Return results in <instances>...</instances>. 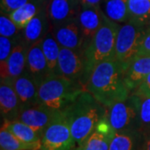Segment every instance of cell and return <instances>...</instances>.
Masks as SVG:
<instances>
[{
    "mask_svg": "<svg viewBox=\"0 0 150 150\" xmlns=\"http://www.w3.org/2000/svg\"><path fill=\"white\" fill-rule=\"evenodd\" d=\"M25 72L32 76L38 85L50 74L47 60L41 47V40L28 47Z\"/></svg>",
    "mask_w": 150,
    "mask_h": 150,
    "instance_id": "2e32d148",
    "label": "cell"
},
{
    "mask_svg": "<svg viewBox=\"0 0 150 150\" xmlns=\"http://www.w3.org/2000/svg\"><path fill=\"white\" fill-rule=\"evenodd\" d=\"M29 1L30 0H1V13L8 15Z\"/></svg>",
    "mask_w": 150,
    "mask_h": 150,
    "instance_id": "f546056e",
    "label": "cell"
},
{
    "mask_svg": "<svg viewBox=\"0 0 150 150\" xmlns=\"http://www.w3.org/2000/svg\"><path fill=\"white\" fill-rule=\"evenodd\" d=\"M72 150H73V149H72Z\"/></svg>",
    "mask_w": 150,
    "mask_h": 150,
    "instance_id": "8d00e7d4",
    "label": "cell"
},
{
    "mask_svg": "<svg viewBox=\"0 0 150 150\" xmlns=\"http://www.w3.org/2000/svg\"><path fill=\"white\" fill-rule=\"evenodd\" d=\"M12 83L23 108L38 104V83L31 75L24 72L23 74L8 81Z\"/></svg>",
    "mask_w": 150,
    "mask_h": 150,
    "instance_id": "5bb4252c",
    "label": "cell"
},
{
    "mask_svg": "<svg viewBox=\"0 0 150 150\" xmlns=\"http://www.w3.org/2000/svg\"><path fill=\"white\" fill-rule=\"evenodd\" d=\"M39 150H40V149H39Z\"/></svg>",
    "mask_w": 150,
    "mask_h": 150,
    "instance_id": "74e56055",
    "label": "cell"
},
{
    "mask_svg": "<svg viewBox=\"0 0 150 150\" xmlns=\"http://www.w3.org/2000/svg\"><path fill=\"white\" fill-rule=\"evenodd\" d=\"M143 136L137 131L115 132L108 150H140Z\"/></svg>",
    "mask_w": 150,
    "mask_h": 150,
    "instance_id": "44dd1931",
    "label": "cell"
},
{
    "mask_svg": "<svg viewBox=\"0 0 150 150\" xmlns=\"http://www.w3.org/2000/svg\"><path fill=\"white\" fill-rule=\"evenodd\" d=\"M59 112V110H54L42 104H36L23 108L17 119L29 125L42 135L43 130Z\"/></svg>",
    "mask_w": 150,
    "mask_h": 150,
    "instance_id": "4fadbf2b",
    "label": "cell"
},
{
    "mask_svg": "<svg viewBox=\"0 0 150 150\" xmlns=\"http://www.w3.org/2000/svg\"><path fill=\"white\" fill-rule=\"evenodd\" d=\"M18 41L20 40H14L4 36L0 37V64H4L8 59L14 46Z\"/></svg>",
    "mask_w": 150,
    "mask_h": 150,
    "instance_id": "f1b7e54d",
    "label": "cell"
},
{
    "mask_svg": "<svg viewBox=\"0 0 150 150\" xmlns=\"http://www.w3.org/2000/svg\"><path fill=\"white\" fill-rule=\"evenodd\" d=\"M77 18L79 23L83 42V48L85 49L99 28L101 27L105 18V14L103 12L101 6H81Z\"/></svg>",
    "mask_w": 150,
    "mask_h": 150,
    "instance_id": "9c48e42d",
    "label": "cell"
},
{
    "mask_svg": "<svg viewBox=\"0 0 150 150\" xmlns=\"http://www.w3.org/2000/svg\"><path fill=\"white\" fill-rule=\"evenodd\" d=\"M129 20L147 28L150 21V0H128Z\"/></svg>",
    "mask_w": 150,
    "mask_h": 150,
    "instance_id": "d4e9b609",
    "label": "cell"
},
{
    "mask_svg": "<svg viewBox=\"0 0 150 150\" xmlns=\"http://www.w3.org/2000/svg\"><path fill=\"white\" fill-rule=\"evenodd\" d=\"M139 97V131L144 139L150 136V98Z\"/></svg>",
    "mask_w": 150,
    "mask_h": 150,
    "instance_id": "4316f807",
    "label": "cell"
},
{
    "mask_svg": "<svg viewBox=\"0 0 150 150\" xmlns=\"http://www.w3.org/2000/svg\"><path fill=\"white\" fill-rule=\"evenodd\" d=\"M80 3V5L83 7H97L100 6L102 4L103 0H79Z\"/></svg>",
    "mask_w": 150,
    "mask_h": 150,
    "instance_id": "d6a6232c",
    "label": "cell"
},
{
    "mask_svg": "<svg viewBox=\"0 0 150 150\" xmlns=\"http://www.w3.org/2000/svg\"><path fill=\"white\" fill-rule=\"evenodd\" d=\"M146 28L145 26L131 21L120 25L116 38L114 58L126 70L131 62L138 56L140 43Z\"/></svg>",
    "mask_w": 150,
    "mask_h": 150,
    "instance_id": "5b68a950",
    "label": "cell"
},
{
    "mask_svg": "<svg viewBox=\"0 0 150 150\" xmlns=\"http://www.w3.org/2000/svg\"><path fill=\"white\" fill-rule=\"evenodd\" d=\"M28 49V47L22 40L16 43L8 59L0 64L1 80H13L25 72Z\"/></svg>",
    "mask_w": 150,
    "mask_h": 150,
    "instance_id": "8fae6325",
    "label": "cell"
},
{
    "mask_svg": "<svg viewBox=\"0 0 150 150\" xmlns=\"http://www.w3.org/2000/svg\"><path fill=\"white\" fill-rule=\"evenodd\" d=\"M48 3L47 0H30L8 16L19 28L23 29Z\"/></svg>",
    "mask_w": 150,
    "mask_h": 150,
    "instance_id": "ffe728a7",
    "label": "cell"
},
{
    "mask_svg": "<svg viewBox=\"0 0 150 150\" xmlns=\"http://www.w3.org/2000/svg\"><path fill=\"white\" fill-rule=\"evenodd\" d=\"M80 8L79 0H48L46 11L51 26L77 18Z\"/></svg>",
    "mask_w": 150,
    "mask_h": 150,
    "instance_id": "9a60e30c",
    "label": "cell"
},
{
    "mask_svg": "<svg viewBox=\"0 0 150 150\" xmlns=\"http://www.w3.org/2000/svg\"><path fill=\"white\" fill-rule=\"evenodd\" d=\"M140 150H150V136L143 140Z\"/></svg>",
    "mask_w": 150,
    "mask_h": 150,
    "instance_id": "836d02e7",
    "label": "cell"
},
{
    "mask_svg": "<svg viewBox=\"0 0 150 150\" xmlns=\"http://www.w3.org/2000/svg\"><path fill=\"white\" fill-rule=\"evenodd\" d=\"M100 6L105 16L112 21L122 24L129 20L128 0H103Z\"/></svg>",
    "mask_w": 150,
    "mask_h": 150,
    "instance_id": "7402d4cb",
    "label": "cell"
},
{
    "mask_svg": "<svg viewBox=\"0 0 150 150\" xmlns=\"http://www.w3.org/2000/svg\"><path fill=\"white\" fill-rule=\"evenodd\" d=\"M125 71L115 58L107 59L92 71L85 89L107 108L125 100L132 93L125 82Z\"/></svg>",
    "mask_w": 150,
    "mask_h": 150,
    "instance_id": "6da1fadb",
    "label": "cell"
},
{
    "mask_svg": "<svg viewBox=\"0 0 150 150\" xmlns=\"http://www.w3.org/2000/svg\"><path fill=\"white\" fill-rule=\"evenodd\" d=\"M63 112L69 122L75 143L79 145L107 115L108 108L84 89Z\"/></svg>",
    "mask_w": 150,
    "mask_h": 150,
    "instance_id": "7a4b0ae2",
    "label": "cell"
},
{
    "mask_svg": "<svg viewBox=\"0 0 150 150\" xmlns=\"http://www.w3.org/2000/svg\"><path fill=\"white\" fill-rule=\"evenodd\" d=\"M120 25L105 16L104 21L84 49L85 54V77L84 87L97 65L107 59L114 58L115 43Z\"/></svg>",
    "mask_w": 150,
    "mask_h": 150,
    "instance_id": "277c9868",
    "label": "cell"
},
{
    "mask_svg": "<svg viewBox=\"0 0 150 150\" xmlns=\"http://www.w3.org/2000/svg\"><path fill=\"white\" fill-rule=\"evenodd\" d=\"M150 74V55H138L125 71V82L131 93H134Z\"/></svg>",
    "mask_w": 150,
    "mask_h": 150,
    "instance_id": "d6986e66",
    "label": "cell"
},
{
    "mask_svg": "<svg viewBox=\"0 0 150 150\" xmlns=\"http://www.w3.org/2000/svg\"><path fill=\"white\" fill-rule=\"evenodd\" d=\"M147 28H150V21L149 23V24L147 25Z\"/></svg>",
    "mask_w": 150,
    "mask_h": 150,
    "instance_id": "e575fe53",
    "label": "cell"
},
{
    "mask_svg": "<svg viewBox=\"0 0 150 150\" xmlns=\"http://www.w3.org/2000/svg\"><path fill=\"white\" fill-rule=\"evenodd\" d=\"M51 24L48 19L46 6L22 29L21 40L28 47L42 40L50 31Z\"/></svg>",
    "mask_w": 150,
    "mask_h": 150,
    "instance_id": "ac0fdd59",
    "label": "cell"
},
{
    "mask_svg": "<svg viewBox=\"0 0 150 150\" xmlns=\"http://www.w3.org/2000/svg\"><path fill=\"white\" fill-rule=\"evenodd\" d=\"M22 29L17 26L9 16L1 13L0 16V35L14 40H21Z\"/></svg>",
    "mask_w": 150,
    "mask_h": 150,
    "instance_id": "83f0119b",
    "label": "cell"
},
{
    "mask_svg": "<svg viewBox=\"0 0 150 150\" xmlns=\"http://www.w3.org/2000/svg\"><path fill=\"white\" fill-rule=\"evenodd\" d=\"M41 47L47 60L50 74H58V64L61 47L51 31L41 40Z\"/></svg>",
    "mask_w": 150,
    "mask_h": 150,
    "instance_id": "cb8c5ba5",
    "label": "cell"
},
{
    "mask_svg": "<svg viewBox=\"0 0 150 150\" xmlns=\"http://www.w3.org/2000/svg\"><path fill=\"white\" fill-rule=\"evenodd\" d=\"M85 89L79 81L59 74H49L38 86V104L63 111Z\"/></svg>",
    "mask_w": 150,
    "mask_h": 150,
    "instance_id": "3957f363",
    "label": "cell"
},
{
    "mask_svg": "<svg viewBox=\"0 0 150 150\" xmlns=\"http://www.w3.org/2000/svg\"><path fill=\"white\" fill-rule=\"evenodd\" d=\"M134 93L140 96L150 98V74L146 77V79L141 83L139 88Z\"/></svg>",
    "mask_w": 150,
    "mask_h": 150,
    "instance_id": "1f68e13d",
    "label": "cell"
},
{
    "mask_svg": "<svg viewBox=\"0 0 150 150\" xmlns=\"http://www.w3.org/2000/svg\"><path fill=\"white\" fill-rule=\"evenodd\" d=\"M0 149L1 150H39L41 149V143L28 144L23 142L8 129L1 127Z\"/></svg>",
    "mask_w": 150,
    "mask_h": 150,
    "instance_id": "484cf974",
    "label": "cell"
},
{
    "mask_svg": "<svg viewBox=\"0 0 150 150\" xmlns=\"http://www.w3.org/2000/svg\"><path fill=\"white\" fill-rule=\"evenodd\" d=\"M2 127L5 128L17 138L28 144L41 143V134L26 123L15 119L12 121H4Z\"/></svg>",
    "mask_w": 150,
    "mask_h": 150,
    "instance_id": "603a6c76",
    "label": "cell"
},
{
    "mask_svg": "<svg viewBox=\"0 0 150 150\" xmlns=\"http://www.w3.org/2000/svg\"><path fill=\"white\" fill-rule=\"evenodd\" d=\"M47 1H48V0H47Z\"/></svg>",
    "mask_w": 150,
    "mask_h": 150,
    "instance_id": "d590c367",
    "label": "cell"
},
{
    "mask_svg": "<svg viewBox=\"0 0 150 150\" xmlns=\"http://www.w3.org/2000/svg\"><path fill=\"white\" fill-rule=\"evenodd\" d=\"M85 68L84 49L61 48L58 64V74L73 80L79 81L84 85Z\"/></svg>",
    "mask_w": 150,
    "mask_h": 150,
    "instance_id": "ba28073f",
    "label": "cell"
},
{
    "mask_svg": "<svg viewBox=\"0 0 150 150\" xmlns=\"http://www.w3.org/2000/svg\"><path fill=\"white\" fill-rule=\"evenodd\" d=\"M114 133L106 115L75 150H108Z\"/></svg>",
    "mask_w": 150,
    "mask_h": 150,
    "instance_id": "7c38bea8",
    "label": "cell"
},
{
    "mask_svg": "<svg viewBox=\"0 0 150 150\" xmlns=\"http://www.w3.org/2000/svg\"><path fill=\"white\" fill-rule=\"evenodd\" d=\"M21 111V103L12 83L8 81L1 80L0 112L4 121L15 120Z\"/></svg>",
    "mask_w": 150,
    "mask_h": 150,
    "instance_id": "e0dca14e",
    "label": "cell"
},
{
    "mask_svg": "<svg viewBox=\"0 0 150 150\" xmlns=\"http://www.w3.org/2000/svg\"><path fill=\"white\" fill-rule=\"evenodd\" d=\"M75 145L69 122L64 112L59 111L43 130L40 150H72Z\"/></svg>",
    "mask_w": 150,
    "mask_h": 150,
    "instance_id": "52a82bcc",
    "label": "cell"
},
{
    "mask_svg": "<svg viewBox=\"0 0 150 150\" xmlns=\"http://www.w3.org/2000/svg\"><path fill=\"white\" fill-rule=\"evenodd\" d=\"M139 97L132 93L128 98L108 107V122L115 132L139 131Z\"/></svg>",
    "mask_w": 150,
    "mask_h": 150,
    "instance_id": "8992f818",
    "label": "cell"
},
{
    "mask_svg": "<svg viewBox=\"0 0 150 150\" xmlns=\"http://www.w3.org/2000/svg\"><path fill=\"white\" fill-rule=\"evenodd\" d=\"M138 55H150V28H146L140 43Z\"/></svg>",
    "mask_w": 150,
    "mask_h": 150,
    "instance_id": "4dcf8cb0",
    "label": "cell"
},
{
    "mask_svg": "<svg viewBox=\"0 0 150 150\" xmlns=\"http://www.w3.org/2000/svg\"><path fill=\"white\" fill-rule=\"evenodd\" d=\"M50 31L61 48L83 49V38L77 18L52 25Z\"/></svg>",
    "mask_w": 150,
    "mask_h": 150,
    "instance_id": "30bf717a",
    "label": "cell"
}]
</instances>
